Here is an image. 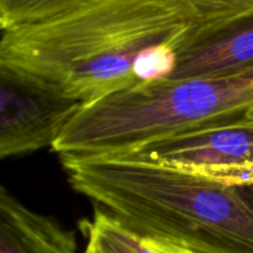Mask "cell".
<instances>
[{"label": "cell", "instance_id": "1", "mask_svg": "<svg viewBox=\"0 0 253 253\" xmlns=\"http://www.w3.org/2000/svg\"><path fill=\"white\" fill-rule=\"evenodd\" d=\"M195 25L173 0H94L47 21L1 31L0 66L44 82L85 105L140 83L150 47L177 48Z\"/></svg>", "mask_w": 253, "mask_h": 253}, {"label": "cell", "instance_id": "2", "mask_svg": "<svg viewBox=\"0 0 253 253\" xmlns=\"http://www.w3.org/2000/svg\"><path fill=\"white\" fill-rule=\"evenodd\" d=\"M61 162L76 192L138 236L194 253H253V185L123 156Z\"/></svg>", "mask_w": 253, "mask_h": 253}, {"label": "cell", "instance_id": "3", "mask_svg": "<svg viewBox=\"0 0 253 253\" xmlns=\"http://www.w3.org/2000/svg\"><path fill=\"white\" fill-rule=\"evenodd\" d=\"M253 121V68L220 77L141 82L85 105L52 150L61 158L116 156L152 141Z\"/></svg>", "mask_w": 253, "mask_h": 253}, {"label": "cell", "instance_id": "4", "mask_svg": "<svg viewBox=\"0 0 253 253\" xmlns=\"http://www.w3.org/2000/svg\"><path fill=\"white\" fill-rule=\"evenodd\" d=\"M83 106L35 77L0 66V157L52 147Z\"/></svg>", "mask_w": 253, "mask_h": 253}, {"label": "cell", "instance_id": "5", "mask_svg": "<svg viewBox=\"0 0 253 253\" xmlns=\"http://www.w3.org/2000/svg\"><path fill=\"white\" fill-rule=\"evenodd\" d=\"M123 157L156 163L239 187L253 185V121L152 141Z\"/></svg>", "mask_w": 253, "mask_h": 253}, {"label": "cell", "instance_id": "6", "mask_svg": "<svg viewBox=\"0 0 253 253\" xmlns=\"http://www.w3.org/2000/svg\"><path fill=\"white\" fill-rule=\"evenodd\" d=\"M175 54L170 78L230 76L253 68V10L224 24L190 31Z\"/></svg>", "mask_w": 253, "mask_h": 253}, {"label": "cell", "instance_id": "7", "mask_svg": "<svg viewBox=\"0 0 253 253\" xmlns=\"http://www.w3.org/2000/svg\"><path fill=\"white\" fill-rule=\"evenodd\" d=\"M76 234L0 190V253H77Z\"/></svg>", "mask_w": 253, "mask_h": 253}, {"label": "cell", "instance_id": "8", "mask_svg": "<svg viewBox=\"0 0 253 253\" xmlns=\"http://www.w3.org/2000/svg\"><path fill=\"white\" fill-rule=\"evenodd\" d=\"M79 227L85 239L83 253H194L169 242L138 236L98 207L91 219L82 220Z\"/></svg>", "mask_w": 253, "mask_h": 253}, {"label": "cell", "instance_id": "9", "mask_svg": "<svg viewBox=\"0 0 253 253\" xmlns=\"http://www.w3.org/2000/svg\"><path fill=\"white\" fill-rule=\"evenodd\" d=\"M94 0H0L1 31L47 21Z\"/></svg>", "mask_w": 253, "mask_h": 253}, {"label": "cell", "instance_id": "10", "mask_svg": "<svg viewBox=\"0 0 253 253\" xmlns=\"http://www.w3.org/2000/svg\"><path fill=\"white\" fill-rule=\"evenodd\" d=\"M193 14L192 31L224 24L253 10V0H173Z\"/></svg>", "mask_w": 253, "mask_h": 253}, {"label": "cell", "instance_id": "11", "mask_svg": "<svg viewBox=\"0 0 253 253\" xmlns=\"http://www.w3.org/2000/svg\"><path fill=\"white\" fill-rule=\"evenodd\" d=\"M177 54L172 44L150 47L140 53L133 66L138 82H157L170 78L174 72Z\"/></svg>", "mask_w": 253, "mask_h": 253}]
</instances>
